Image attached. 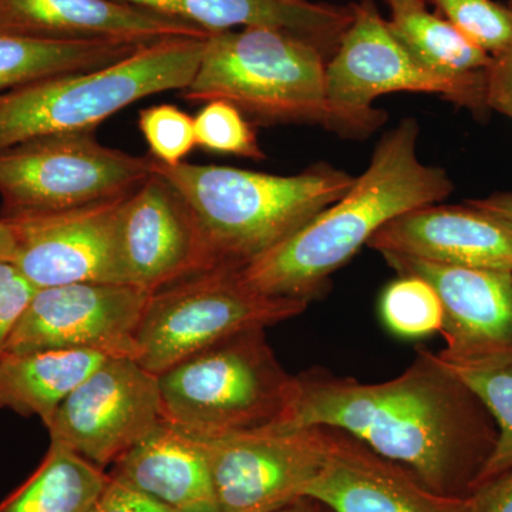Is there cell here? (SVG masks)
<instances>
[{
	"label": "cell",
	"instance_id": "obj_1",
	"mask_svg": "<svg viewBox=\"0 0 512 512\" xmlns=\"http://www.w3.org/2000/svg\"><path fill=\"white\" fill-rule=\"evenodd\" d=\"M345 431L448 497L468 498L498 439L490 410L437 353L417 348L402 375L362 383L323 367L296 375L291 409L274 427Z\"/></svg>",
	"mask_w": 512,
	"mask_h": 512
},
{
	"label": "cell",
	"instance_id": "obj_2",
	"mask_svg": "<svg viewBox=\"0 0 512 512\" xmlns=\"http://www.w3.org/2000/svg\"><path fill=\"white\" fill-rule=\"evenodd\" d=\"M419 136L414 119L384 134L349 191L292 237L238 269L242 284L262 295L311 303L387 222L446 200L454 185L443 168L421 163Z\"/></svg>",
	"mask_w": 512,
	"mask_h": 512
},
{
	"label": "cell",
	"instance_id": "obj_3",
	"mask_svg": "<svg viewBox=\"0 0 512 512\" xmlns=\"http://www.w3.org/2000/svg\"><path fill=\"white\" fill-rule=\"evenodd\" d=\"M153 171L183 195L215 264L235 269L292 237L355 181L326 163L274 175L224 165L168 167L154 160Z\"/></svg>",
	"mask_w": 512,
	"mask_h": 512
},
{
	"label": "cell",
	"instance_id": "obj_4",
	"mask_svg": "<svg viewBox=\"0 0 512 512\" xmlns=\"http://www.w3.org/2000/svg\"><path fill=\"white\" fill-rule=\"evenodd\" d=\"M207 37H168L92 72L0 90V151L33 138L96 130L138 100L183 92L200 67Z\"/></svg>",
	"mask_w": 512,
	"mask_h": 512
},
{
	"label": "cell",
	"instance_id": "obj_5",
	"mask_svg": "<svg viewBox=\"0 0 512 512\" xmlns=\"http://www.w3.org/2000/svg\"><path fill=\"white\" fill-rule=\"evenodd\" d=\"M328 60L318 46L286 30L214 33L180 93L191 103L228 101L259 124H319L336 131L326 97Z\"/></svg>",
	"mask_w": 512,
	"mask_h": 512
},
{
	"label": "cell",
	"instance_id": "obj_6",
	"mask_svg": "<svg viewBox=\"0 0 512 512\" xmlns=\"http://www.w3.org/2000/svg\"><path fill=\"white\" fill-rule=\"evenodd\" d=\"M163 419L205 440L281 423L296 375L286 372L265 329L248 330L158 375Z\"/></svg>",
	"mask_w": 512,
	"mask_h": 512
},
{
	"label": "cell",
	"instance_id": "obj_7",
	"mask_svg": "<svg viewBox=\"0 0 512 512\" xmlns=\"http://www.w3.org/2000/svg\"><path fill=\"white\" fill-rule=\"evenodd\" d=\"M308 306L252 291L238 269H208L151 293L137 329L136 360L158 376L239 333L296 318Z\"/></svg>",
	"mask_w": 512,
	"mask_h": 512
},
{
	"label": "cell",
	"instance_id": "obj_8",
	"mask_svg": "<svg viewBox=\"0 0 512 512\" xmlns=\"http://www.w3.org/2000/svg\"><path fill=\"white\" fill-rule=\"evenodd\" d=\"M96 130L33 138L0 151V220L116 200L153 174V158L103 146Z\"/></svg>",
	"mask_w": 512,
	"mask_h": 512
},
{
	"label": "cell",
	"instance_id": "obj_9",
	"mask_svg": "<svg viewBox=\"0 0 512 512\" xmlns=\"http://www.w3.org/2000/svg\"><path fill=\"white\" fill-rule=\"evenodd\" d=\"M353 18L326 64V97L336 133L369 136L386 120L372 103L383 94H439L484 114L485 83L460 82L427 69L394 37L373 0L352 5Z\"/></svg>",
	"mask_w": 512,
	"mask_h": 512
},
{
	"label": "cell",
	"instance_id": "obj_10",
	"mask_svg": "<svg viewBox=\"0 0 512 512\" xmlns=\"http://www.w3.org/2000/svg\"><path fill=\"white\" fill-rule=\"evenodd\" d=\"M333 436L323 426L266 427L208 440L220 511L275 512L306 498Z\"/></svg>",
	"mask_w": 512,
	"mask_h": 512
},
{
	"label": "cell",
	"instance_id": "obj_11",
	"mask_svg": "<svg viewBox=\"0 0 512 512\" xmlns=\"http://www.w3.org/2000/svg\"><path fill=\"white\" fill-rule=\"evenodd\" d=\"M163 420L158 377L130 357H109L45 427L50 443L106 470Z\"/></svg>",
	"mask_w": 512,
	"mask_h": 512
},
{
	"label": "cell",
	"instance_id": "obj_12",
	"mask_svg": "<svg viewBox=\"0 0 512 512\" xmlns=\"http://www.w3.org/2000/svg\"><path fill=\"white\" fill-rule=\"evenodd\" d=\"M150 295L120 282L36 289L5 352L80 349L136 360L137 329Z\"/></svg>",
	"mask_w": 512,
	"mask_h": 512
},
{
	"label": "cell",
	"instance_id": "obj_13",
	"mask_svg": "<svg viewBox=\"0 0 512 512\" xmlns=\"http://www.w3.org/2000/svg\"><path fill=\"white\" fill-rule=\"evenodd\" d=\"M399 275L423 278L443 306L437 353L453 369H478L512 360V274L383 254Z\"/></svg>",
	"mask_w": 512,
	"mask_h": 512
},
{
	"label": "cell",
	"instance_id": "obj_14",
	"mask_svg": "<svg viewBox=\"0 0 512 512\" xmlns=\"http://www.w3.org/2000/svg\"><path fill=\"white\" fill-rule=\"evenodd\" d=\"M119 258L124 284L151 293L218 268L183 195L154 171L121 204Z\"/></svg>",
	"mask_w": 512,
	"mask_h": 512
},
{
	"label": "cell",
	"instance_id": "obj_15",
	"mask_svg": "<svg viewBox=\"0 0 512 512\" xmlns=\"http://www.w3.org/2000/svg\"><path fill=\"white\" fill-rule=\"evenodd\" d=\"M124 197L74 210L3 220L12 228V264L36 289L120 282L119 214Z\"/></svg>",
	"mask_w": 512,
	"mask_h": 512
},
{
	"label": "cell",
	"instance_id": "obj_16",
	"mask_svg": "<svg viewBox=\"0 0 512 512\" xmlns=\"http://www.w3.org/2000/svg\"><path fill=\"white\" fill-rule=\"evenodd\" d=\"M399 254L512 274V221L473 205L434 204L399 215L367 242Z\"/></svg>",
	"mask_w": 512,
	"mask_h": 512
},
{
	"label": "cell",
	"instance_id": "obj_17",
	"mask_svg": "<svg viewBox=\"0 0 512 512\" xmlns=\"http://www.w3.org/2000/svg\"><path fill=\"white\" fill-rule=\"evenodd\" d=\"M335 430L325 466L306 498L330 512H470L468 498L430 490L412 471Z\"/></svg>",
	"mask_w": 512,
	"mask_h": 512
},
{
	"label": "cell",
	"instance_id": "obj_18",
	"mask_svg": "<svg viewBox=\"0 0 512 512\" xmlns=\"http://www.w3.org/2000/svg\"><path fill=\"white\" fill-rule=\"evenodd\" d=\"M0 33L56 42L146 46L207 32L117 0H0Z\"/></svg>",
	"mask_w": 512,
	"mask_h": 512
},
{
	"label": "cell",
	"instance_id": "obj_19",
	"mask_svg": "<svg viewBox=\"0 0 512 512\" xmlns=\"http://www.w3.org/2000/svg\"><path fill=\"white\" fill-rule=\"evenodd\" d=\"M110 476L177 512H221L210 441L161 421L111 466Z\"/></svg>",
	"mask_w": 512,
	"mask_h": 512
},
{
	"label": "cell",
	"instance_id": "obj_20",
	"mask_svg": "<svg viewBox=\"0 0 512 512\" xmlns=\"http://www.w3.org/2000/svg\"><path fill=\"white\" fill-rule=\"evenodd\" d=\"M160 13L208 35L242 28L286 30L318 46L330 59L353 18L352 6L319 5L309 0H117Z\"/></svg>",
	"mask_w": 512,
	"mask_h": 512
},
{
	"label": "cell",
	"instance_id": "obj_21",
	"mask_svg": "<svg viewBox=\"0 0 512 512\" xmlns=\"http://www.w3.org/2000/svg\"><path fill=\"white\" fill-rule=\"evenodd\" d=\"M109 356L94 350L50 349L0 356V409L49 423L67 396Z\"/></svg>",
	"mask_w": 512,
	"mask_h": 512
},
{
	"label": "cell",
	"instance_id": "obj_22",
	"mask_svg": "<svg viewBox=\"0 0 512 512\" xmlns=\"http://www.w3.org/2000/svg\"><path fill=\"white\" fill-rule=\"evenodd\" d=\"M387 26L421 64L460 82L485 83L493 56L458 32L424 0H384Z\"/></svg>",
	"mask_w": 512,
	"mask_h": 512
},
{
	"label": "cell",
	"instance_id": "obj_23",
	"mask_svg": "<svg viewBox=\"0 0 512 512\" xmlns=\"http://www.w3.org/2000/svg\"><path fill=\"white\" fill-rule=\"evenodd\" d=\"M109 480L103 468L50 443L35 473L0 503V512H92Z\"/></svg>",
	"mask_w": 512,
	"mask_h": 512
},
{
	"label": "cell",
	"instance_id": "obj_24",
	"mask_svg": "<svg viewBox=\"0 0 512 512\" xmlns=\"http://www.w3.org/2000/svg\"><path fill=\"white\" fill-rule=\"evenodd\" d=\"M143 46L120 42H56L0 33V90L49 77L92 72Z\"/></svg>",
	"mask_w": 512,
	"mask_h": 512
},
{
	"label": "cell",
	"instance_id": "obj_25",
	"mask_svg": "<svg viewBox=\"0 0 512 512\" xmlns=\"http://www.w3.org/2000/svg\"><path fill=\"white\" fill-rule=\"evenodd\" d=\"M384 326L404 339H420L440 333L443 306L433 286L423 278L399 275L380 298Z\"/></svg>",
	"mask_w": 512,
	"mask_h": 512
},
{
	"label": "cell",
	"instance_id": "obj_26",
	"mask_svg": "<svg viewBox=\"0 0 512 512\" xmlns=\"http://www.w3.org/2000/svg\"><path fill=\"white\" fill-rule=\"evenodd\" d=\"M453 370L480 397L498 427L497 444L478 480L480 485L512 468V360L478 369Z\"/></svg>",
	"mask_w": 512,
	"mask_h": 512
},
{
	"label": "cell",
	"instance_id": "obj_27",
	"mask_svg": "<svg viewBox=\"0 0 512 512\" xmlns=\"http://www.w3.org/2000/svg\"><path fill=\"white\" fill-rule=\"evenodd\" d=\"M195 143L208 153L265 160L251 121L224 100L208 101L194 117Z\"/></svg>",
	"mask_w": 512,
	"mask_h": 512
},
{
	"label": "cell",
	"instance_id": "obj_28",
	"mask_svg": "<svg viewBox=\"0 0 512 512\" xmlns=\"http://www.w3.org/2000/svg\"><path fill=\"white\" fill-rule=\"evenodd\" d=\"M441 18L491 56L512 43V8L494 0H424Z\"/></svg>",
	"mask_w": 512,
	"mask_h": 512
},
{
	"label": "cell",
	"instance_id": "obj_29",
	"mask_svg": "<svg viewBox=\"0 0 512 512\" xmlns=\"http://www.w3.org/2000/svg\"><path fill=\"white\" fill-rule=\"evenodd\" d=\"M138 130L150 148V157L173 167L197 147L194 117L173 104H157L138 114Z\"/></svg>",
	"mask_w": 512,
	"mask_h": 512
},
{
	"label": "cell",
	"instance_id": "obj_30",
	"mask_svg": "<svg viewBox=\"0 0 512 512\" xmlns=\"http://www.w3.org/2000/svg\"><path fill=\"white\" fill-rule=\"evenodd\" d=\"M36 288L12 262H0V356Z\"/></svg>",
	"mask_w": 512,
	"mask_h": 512
},
{
	"label": "cell",
	"instance_id": "obj_31",
	"mask_svg": "<svg viewBox=\"0 0 512 512\" xmlns=\"http://www.w3.org/2000/svg\"><path fill=\"white\" fill-rule=\"evenodd\" d=\"M92 512H177L160 501L154 500L150 495L141 493L110 476L109 484L104 488L99 501L94 505Z\"/></svg>",
	"mask_w": 512,
	"mask_h": 512
},
{
	"label": "cell",
	"instance_id": "obj_32",
	"mask_svg": "<svg viewBox=\"0 0 512 512\" xmlns=\"http://www.w3.org/2000/svg\"><path fill=\"white\" fill-rule=\"evenodd\" d=\"M485 101L488 110L512 119V43L500 55L493 56L485 73Z\"/></svg>",
	"mask_w": 512,
	"mask_h": 512
},
{
	"label": "cell",
	"instance_id": "obj_33",
	"mask_svg": "<svg viewBox=\"0 0 512 512\" xmlns=\"http://www.w3.org/2000/svg\"><path fill=\"white\" fill-rule=\"evenodd\" d=\"M468 501L470 512H512V468L477 485Z\"/></svg>",
	"mask_w": 512,
	"mask_h": 512
},
{
	"label": "cell",
	"instance_id": "obj_34",
	"mask_svg": "<svg viewBox=\"0 0 512 512\" xmlns=\"http://www.w3.org/2000/svg\"><path fill=\"white\" fill-rule=\"evenodd\" d=\"M467 202L473 207L480 208V210L491 212V214L512 221V192H500V194H493L487 198Z\"/></svg>",
	"mask_w": 512,
	"mask_h": 512
},
{
	"label": "cell",
	"instance_id": "obj_35",
	"mask_svg": "<svg viewBox=\"0 0 512 512\" xmlns=\"http://www.w3.org/2000/svg\"><path fill=\"white\" fill-rule=\"evenodd\" d=\"M15 258V235L8 222L0 220V262H13Z\"/></svg>",
	"mask_w": 512,
	"mask_h": 512
},
{
	"label": "cell",
	"instance_id": "obj_36",
	"mask_svg": "<svg viewBox=\"0 0 512 512\" xmlns=\"http://www.w3.org/2000/svg\"><path fill=\"white\" fill-rule=\"evenodd\" d=\"M275 512H320V505L313 500H309V498H302V500L286 505V507Z\"/></svg>",
	"mask_w": 512,
	"mask_h": 512
},
{
	"label": "cell",
	"instance_id": "obj_37",
	"mask_svg": "<svg viewBox=\"0 0 512 512\" xmlns=\"http://www.w3.org/2000/svg\"><path fill=\"white\" fill-rule=\"evenodd\" d=\"M320 512H330V511L326 510L325 507H322V505H320Z\"/></svg>",
	"mask_w": 512,
	"mask_h": 512
}]
</instances>
